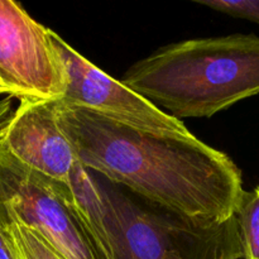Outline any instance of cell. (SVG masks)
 <instances>
[{
  "mask_svg": "<svg viewBox=\"0 0 259 259\" xmlns=\"http://www.w3.org/2000/svg\"><path fill=\"white\" fill-rule=\"evenodd\" d=\"M0 259H18L4 233L0 230Z\"/></svg>",
  "mask_w": 259,
  "mask_h": 259,
  "instance_id": "4fadbf2b",
  "label": "cell"
},
{
  "mask_svg": "<svg viewBox=\"0 0 259 259\" xmlns=\"http://www.w3.org/2000/svg\"><path fill=\"white\" fill-rule=\"evenodd\" d=\"M0 146L30 171L70 185L77 159L58 125V100H19L0 128Z\"/></svg>",
  "mask_w": 259,
  "mask_h": 259,
  "instance_id": "8992f818",
  "label": "cell"
},
{
  "mask_svg": "<svg viewBox=\"0 0 259 259\" xmlns=\"http://www.w3.org/2000/svg\"><path fill=\"white\" fill-rule=\"evenodd\" d=\"M234 218L242 259H259V186L243 192Z\"/></svg>",
  "mask_w": 259,
  "mask_h": 259,
  "instance_id": "ba28073f",
  "label": "cell"
},
{
  "mask_svg": "<svg viewBox=\"0 0 259 259\" xmlns=\"http://www.w3.org/2000/svg\"><path fill=\"white\" fill-rule=\"evenodd\" d=\"M103 191L115 235V259H185L175 243L189 225L167 224L123 195Z\"/></svg>",
  "mask_w": 259,
  "mask_h": 259,
  "instance_id": "52a82bcc",
  "label": "cell"
},
{
  "mask_svg": "<svg viewBox=\"0 0 259 259\" xmlns=\"http://www.w3.org/2000/svg\"><path fill=\"white\" fill-rule=\"evenodd\" d=\"M58 125L78 163L123 185L189 227L210 232L234 217L242 172L191 134H154L61 105Z\"/></svg>",
  "mask_w": 259,
  "mask_h": 259,
  "instance_id": "6da1fadb",
  "label": "cell"
},
{
  "mask_svg": "<svg viewBox=\"0 0 259 259\" xmlns=\"http://www.w3.org/2000/svg\"><path fill=\"white\" fill-rule=\"evenodd\" d=\"M3 96H7L4 94V91H3V89H2V86H0V98H3Z\"/></svg>",
  "mask_w": 259,
  "mask_h": 259,
  "instance_id": "5bb4252c",
  "label": "cell"
},
{
  "mask_svg": "<svg viewBox=\"0 0 259 259\" xmlns=\"http://www.w3.org/2000/svg\"><path fill=\"white\" fill-rule=\"evenodd\" d=\"M209 259H242V248H240V243L234 245H230V247L224 248L220 252H218L217 254L212 255Z\"/></svg>",
  "mask_w": 259,
  "mask_h": 259,
  "instance_id": "8fae6325",
  "label": "cell"
},
{
  "mask_svg": "<svg viewBox=\"0 0 259 259\" xmlns=\"http://www.w3.org/2000/svg\"><path fill=\"white\" fill-rule=\"evenodd\" d=\"M50 37L60 55L67 77L61 105L72 106L110 119L137 131L154 134H181L191 132L179 119L126 88L86 60L52 29Z\"/></svg>",
  "mask_w": 259,
  "mask_h": 259,
  "instance_id": "5b68a950",
  "label": "cell"
},
{
  "mask_svg": "<svg viewBox=\"0 0 259 259\" xmlns=\"http://www.w3.org/2000/svg\"><path fill=\"white\" fill-rule=\"evenodd\" d=\"M18 259H65L56 252L38 233L17 222H0Z\"/></svg>",
  "mask_w": 259,
  "mask_h": 259,
  "instance_id": "9c48e42d",
  "label": "cell"
},
{
  "mask_svg": "<svg viewBox=\"0 0 259 259\" xmlns=\"http://www.w3.org/2000/svg\"><path fill=\"white\" fill-rule=\"evenodd\" d=\"M121 82L174 118H210L259 94V37L172 43L126 70Z\"/></svg>",
  "mask_w": 259,
  "mask_h": 259,
  "instance_id": "7a4b0ae2",
  "label": "cell"
},
{
  "mask_svg": "<svg viewBox=\"0 0 259 259\" xmlns=\"http://www.w3.org/2000/svg\"><path fill=\"white\" fill-rule=\"evenodd\" d=\"M212 10L259 24V0H197Z\"/></svg>",
  "mask_w": 259,
  "mask_h": 259,
  "instance_id": "30bf717a",
  "label": "cell"
},
{
  "mask_svg": "<svg viewBox=\"0 0 259 259\" xmlns=\"http://www.w3.org/2000/svg\"><path fill=\"white\" fill-rule=\"evenodd\" d=\"M13 99L12 96H3L0 98V128L7 121L13 111Z\"/></svg>",
  "mask_w": 259,
  "mask_h": 259,
  "instance_id": "7c38bea8",
  "label": "cell"
},
{
  "mask_svg": "<svg viewBox=\"0 0 259 259\" xmlns=\"http://www.w3.org/2000/svg\"><path fill=\"white\" fill-rule=\"evenodd\" d=\"M0 86L18 100H60L67 88L50 28L13 0H0Z\"/></svg>",
  "mask_w": 259,
  "mask_h": 259,
  "instance_id": "277c9868",
  "label": "cell"
},
{
  "mask_svg": "<svg viewBox=\"0 0 259 259\" xmlns=\"http://www.w3.org/2000/svg\"><path fill=\"white\" fill-rule=\"evenodd\" d=\"M0 222L34 230L65 259H99L73 209L70 185L30 171L2 146Z\"/></svg>",
  "mask_w": 259,
  "mask_h": 259,
  "instance_id": "3957f363",
  "label": "cell"
}]
</instances>
